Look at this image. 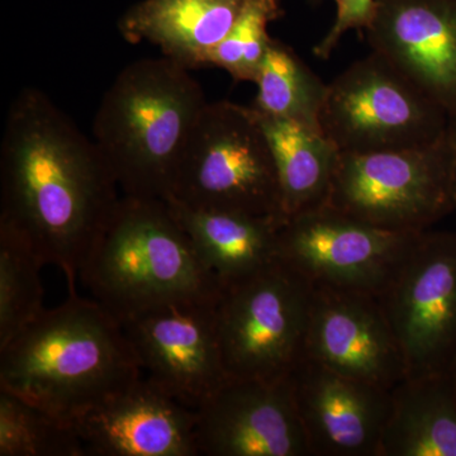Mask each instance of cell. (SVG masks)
<instances>
[{
  "label": "cell",
  "mask_w": 456,
  "mask_h": 456,
  "mask_svg": "<svg viewBox=\"0 0 456 456\" xmlns=\"http://www.w3.org/2000/svg\"><path fill=\"white\" fill-rule=\"evenodd\" d=\"M118 189L97 143L46 93H18L0 146V222L22 232L68 284H77Z\"/></svg>",
  "instance_id": "6da1fadb"
},
{
  "label": "cell",
  "mask_w": 456,
  "mask_h": 456,
  "mask_svg": "<svg viewBox=\"0 0 456 456\" xmlns=\"http://www.w3.org/2000/svg\"><path fill=\"white\" fill-rule=\"evenodd\" d=\"M68 285L62 305L0 349V389L73 422L137 382L142 369L122 323Z\"/></svg>",
  "instance_id": "7a4b0ae2"
},
{
  "label": "cell",
  "mask_w": 456,
  "mask_h": 456,
  "mask_svg": "<svg viewBox=\"0 0 456 456\" xmlns=\"http://www.w3.org/2000/svg\"><path fill=\"white\" fill-rule=\"evenodd\" d=\"M191 69L167 56L131 62L99 104L93 140L123 196L167 200L208 102Z\"/></svg>",
  "instance_id": "3957f363"
},
{
  "label": "cell",
  "mask_w": 456,
  "mask_h": 456,
  "mask_svg": "<svg viewBox=\"0 0 456 456\" xmlns=\"http://www.w3.org/2000/svg\"><path fill=\"white\" fill-rule=\"evenodd\" d=\"M79 278L119 322L171 303L217 299L204 266L165 200L122 196Z\"/></svg>",
  "instance_id": "277c9868"
},
{
  "label": "cell",
  "mask_w": 456,
  "mask_h": 456,
  "mask_svg": "<svg viewBox=\"0 0 456 456\" xmlns=\"http://www.w3.org/2000/svg\"><path fill=\"white\" fill-rule=\"evenodd\" d=\"M167 200L285 221L277 165L251 107L207 103Z\"/></svg>",
  "instance_id": "5b68a950"
},
{
  "label": "cell",
  "mask_w": 456,
  "mask_h": 456,
  "mask_svg": "<svg viewBox=\"0 0 456 456\" xmlns=\"http://www.w3.org/2000/svg\"><path fill=\"white\" fill-rule=\"evenodd\" d=\"M314 289L305 275L279 257L221 290L216 321L228 377H289L305 356Z\"/></svg>",
  "instance_id": "8992f818"
},
{
  "label": "cell",
  "mask_w": 456,
  "mask_h": 456,
  "mask_svg": "<svg viewBox=\"0 0 456 456\" xmlns=\"http://www.w3.org/2000/svg\"><path fill=\"white\" fill-rule=\"evenodd\" d=\"M449 114L379 53L353 62L329 84L321 130L344 154L436 145Z\"/></svg>",
  "instance_id": "52a82bcc"
},
{
  "label": "cell",
  "mask_w": 456,
  "mask_h": 456,
  "mask_svg": "<svg viewBox=\"0 0 456 456\" xmlns=\"http://www.w3.org/2000/svg\"><path fill=\"white\" fill-rule=\"evenodd\" d=\"M325 206L384 230H430L456 212L445 137L421 149L340 152Z\"/></svg>",
  "instance_id": "ba28073f"
},
{
  "label": "cell",
  "mask_w": 456,
  "mask_h": 456,
  "mask_svg": "<svg viewBox=\"0 0 456 456\" xmlns=\"http://www.w3.org/2000/svg\"><path fill=\"white\" fill-rule=\"evenodd\" d=\"M407 377L449 373L456 360V232L425 231L379 297Z\"/></svg>",
  "instance_id": "9c48e42d"
},
{
  "label": "cell",
  "mask_w": 456,
  "mask_h": 456,
  "mask_svg": "<svg viewBox=\"0 0 456 456\" xmlns=\"http://www.w3.org/2000/svg\"><path fill=\"white\" fill-rule=\"evenodd\" d=\"M424 232H397L322 206L279 228V257L314 285L379 297Z\"/></svg>",
  "instance_id": "30bf717a"
},
{
  "label": "cell",
  "mask_w": 456,
  "mask_h": 456,
  "mask_svg": "<svg viewBox=\"0 0 456 456\" xmlns=\"http://www.w3.org/2000/svg\"><path fill=\"white\" fill-rule=\"evenodd\" d=\"M217 299L171 303L122 322L147 379L193 410L230 378L218 341Z\"/></svg>",
  "instance_id": "8fae6325"
},
{
  "label": "cell",
  "mask_w": 456,
  "mask_h": 456,
  "mask_svg": "<svg viewBox=\"0 0 456 456\" xmlns=\"http://www.w3.org/2000/svg\"><path fill=\"white\" fill-rule=\"evenodd\" d=\"M196 411L200 455L312 456L289 377L228 378Z\"/></svg>",
  "instance_id": "7c38bea8"
},
{
  "label": "cell",
  "mask_w": 456,
  "mask_h": 456,
  "mask_svg": "<svg viewBox=\"0 0 456 456\" xmlns=\"http://www.w3.org/2000/svg\"><path fill=\"white\" fill-rule=\"evenodd\" d=\"M305 358L392 391L407 377L397 338L373 294L314 285Z\"/></svg>",
  "instance_id": "4fadbf2b"
},
{
  "label": "cell",
  "mask_w": 456,
  "mask_h": 456,
  "mask_svg": "<svg viewBox=\"0 0 456 456\" xmlns=\"http://www.w3.org/2000/svg\"><path fill=\"white\" fill-rule=\"evenodd\" d=\"M289 382L312 456H379L392 391L305 356Z\"/></svg>",
  "instance_id": "5bb4252c"
},
{
  "label": "cell",
  "mask_w": 456,
  "mask_h": 456,
  "mask_svg": "<svg viewBox=\"0 0 456 456\" xmlns=\"http://www.w3.org/2000/svg\"><path fill=\"white\" fill-rule=\"evenodd\" d=\"M365 35L371 51L456 112V0H377Z\"/></svg>",
  "instance_id": "9a60e30c"
},
{
  "label": "cell",
  "mask_w": 456,
  "mask_h": 456,
  "mask_svg": "<svg viewBox=\"0 0 456 456\" xmlns=\"http://www.w3.org/2000/svg\"><path fill=\"white\" fill-rule=\"evenodd\" d=\"M196 422V410L140 378L73 424L86 455L197 456Z\"/></svg>",
  "instance_id": "2e32d148"
},
{
  "label": "cell",
  "mask_w": 456,
  "mask_h": 456,
  "mask_svg": "<svg viewBox=\"0 0 456 456\" xmlns=\"http://www.w3.org/2000/svg\"><path fill=\"white\" fill-rule=\"evenodd\" d=\"M245 0H142L118 20L130 44L149 42L189 69L204 60L235 25Z\"/></svg>",
  "instance_id": "e0dca14e"
},
{
  "label": "cell",
  "mask_w": 456,
  "mask_h": 456,
  "mask_svg": "<svg viewBox=\"0 0 456 456\" xmlns=\"http://www.w3.org/2000/svg\"><path fill=\"white\" fill-rule=\"evenodd\" d=\"M221 290L279 259L284 222L246 213L197 209L165 200Z\"/></svg>",
  "instance_id": "ac0fdd59"
},
{
  "label": "cell",
  "mask_w": 456,
  "mask_h": 456,
  "mask_svg": "<svg viewBox=\"0 0 456 456\" xmlns=\"http://www.w3.org/2000/svg\"><path fill=\"white\" fill-rule=\"evenodd\" d=\"M379 456H456L452 371L406 377L392 389Z\"/></svg>",
  "instance_id": "d6986e66"
},
{
  "label": "cell",
  "mask_w": 456,
  "mask_h": 456,
  "mask_svg": "<svg viewBox=\"0 0 456 456\" xmlns=\"http://www.w3.org/2000/svg\"><path fill=\"white\" fill-rule=\"evenodd\" d=\"M253 110L277 165L285 220L325 206L340 156L335 143L323 132Z\"/></svg>",
  "instance_id": "ffe728a7"
},
{
  "label": "cell",
  "mask_w": 456,
  "mask_h": 456,
  "mask_svg": "<svg viewBox=\"0 0 456 456\" xmlns=\"http://www.w3.org/2000/svg\"><path fill=\"white\" fill-rule=\"evenodd\" d=\"M257 93L251 108L320 131V116L329 84L323 83L284 42L270 41L261 62Z\"/></svg>",
  "instance_id": "44dd1931"
},
{
  "label": "cell",
  "mask_w": 456,
  "mask_h": 456,
  "mask_svg": "<svg viewBox=\"0 0 456 456\" xmlns=\"http://www.w3.org/2000/svg\"><path fill=\"white\" fill-rule=\"evenodd\" d=\"M44 265L26 236L0 222V349L45 311Z\"/></svg>",
  "instance_id": "7402d4cb"
},
{
  "label": "cell",
  "mask_w": 456,
  "mask_h": 456,
  "mask_svg": "<svg viewBox=\"0 0 456 456\" xmlns=\"http://www.w3.org/2000/svg\"><path fill=\"white\" fill-rule=\"evenodd\" d=\"M73 422L0 389V456H86Z\"/></svg>",
  "instance_id": "603a6c76"
},
{
  "label": "cell",
  "mask_w": 456,
  "mask_h": 456,
  "mask_svg": "<svg viewBox=\"0 0 456 456\" xmlns=\"http://www.w3.org/2000/svg\"><path fill=\"white\" fill-rule=\"evenodd\" d=\"M283 16L281 0H245L235 25L209 53L203 68L226 70L236 82H256L272 37L270 23Z\"/></svg>",
  "instance_id": "cb8c5ba5"
},
{
  "label": "cell",
  "mask_w": 456,
  "mask_h": 456,
  "mask_svg": "<svg viewBox=\"0 0 456 456\" xmlns=\"http://www.w3.org/2000/svg\"><path fill=\"white\" fill-rule=\"evenodd\" d=\"M338 14L334 26L314 47V55L320 59H329L338 47L342 36L350 29L365 31L370 25L377 8V0H335Z\"/></svg>",
  "instance_id": "d4e9b609"
},
{
  "label": "cell",
  "mask_w": 456,
  "mask_h": 456,
  "mask_svg": "<svg viewBox=\"0 0 456 456\" xmlns=\"http://www.w3.org/2000/svg\"><path fill=\"white\" fill-rule=\"evenodd\" d=\"M445 143L448 147L450 163H452V183H454V194L456 200V112L450 114L448 126H446Z\"/></svg>",
  "instance_id": "484cf974"
},
{
  "label": "cell",
  "mask_w": 456,
  "mask_h": 456,
  "mask_svg": "<svg viewBox=\"0 0 456 456\" xmlns=\"http://www.w3.org/2000/svg\"><path fill=\"white\" fill-rule=\"evenodd\" d=\"M452 379H454L455 391H456V360H455L454 365H452Z\"/></svg>",
  "instance_id": "4316f807"
}]
</instances>
